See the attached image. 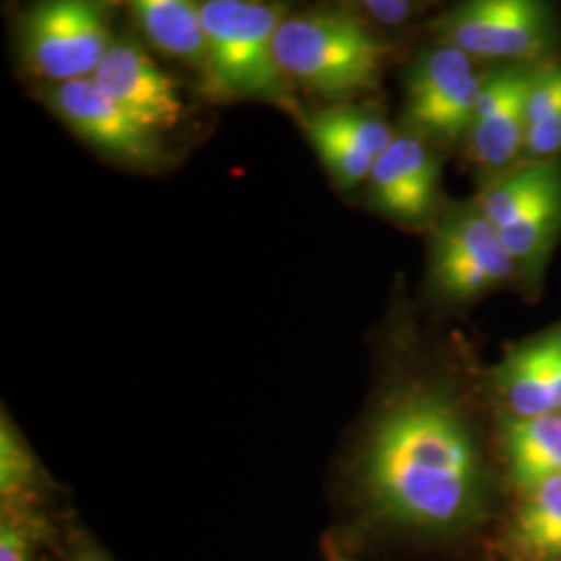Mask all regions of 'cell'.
<instances>
[{"instance_id":"7a4b0ae2","label":"cell","mask_w":561,"mask_h":561,"mask_svg":"<svg viewBox=\"0 0 561 561\" xmlns=\"http://www.w3.org/2000/svg\"><path fill=\"white\" fill-rule=\"evenodd\" d=\"M201 13L206 34L202 94L215 102L261 101L298 111L294 85L275 53L287 9L259 0H206Z\"/></svg>"},{"instance_id":"4fadbf2b","label":"cell","mask_w":561,"mask_h":561,"mask_svg":"<svg viewBox=\"0 0 561 561\" xmlns=\"http://www.w3.org/2000/svg\"><path fill=\"white\" fill-rule=\"evenodd\" d=\"M0 510L65 514L69 493L42 463L7 408L0 412Z\"/></svg>"},{"instance_id":"ac0fdd59","label":"cell","mask_w":561,"mask_h":561,"mask_svg":"<svg viewBox=\"0 0 561 561\" xmlns=\"http://www.w3.org/2000/svg\"><path fill=\"white\" fill-rule=\"evenodd\" d=\"M76 512L0 510V561H57L67 522Z\"/></svg>"},{"instance_id":"8992f818","label":"cell","mask_w":561,"mask_h":561,"mask_svg":"<svg viewBox=\"0 0 561 561\" xmlns=\"http://www.w3.org/2000/svg\"><path fill=\"white\" fill-rule=\"evenodd\" d=\"M482 81L470 57L442 44L416 60L408 90L405 117L410 125L435 140H460L470 131Z\"/></svg>"},{"instance_id":"ffe728a7","label":"cell","mask_w":561,"mask_h":561,"mask_svg":"<svg viewBox=\"0 0 561 561\" xmlns=\"http://www.w3.org/2000/svg\"><path fill=\"white\" fill-rule=\"evenodd\" d=\"M561 225V194L528 210L518 221L497 229L505 252L516 264L533 266L547 254Z\"/></svg>"},{"instance_id":"44dd1931","label":"cell","mask_w":561,"mask_h":561,"mask_svg":"<svg viewBox=\"0 0 561 561\" xmlns=\"http://www.w3.org/2000/svg\"><path fill=\"white\" fill-rule=\"evenodd\" d=\"M321 113L335 129H340L347 138H352L362 150H366L375 159H379L398 138L387 125V121L362 108L335 106V108H324Z\"/></svg>"},{"instance_id":"52a82bcc","label":"cell","mask_w":561,"mask_h":561,"mask_svg":"<svg viewBox=\"0 0 561 561\" xmlns=\"http://www.w3.org/2000/svg\"><path fill=\"white\" fill-rule=\"evenodd\" d=\"M435 30L470 59H530L549 44L551 20L535 0H474L456 7Z\"/></svg>"},{"instance_id":"e0dca14e","label":"cell","mask_w":561,"mask_h":561,"mask_svg":"<svg viewBox=\"0 0 561 561\" xmlns=\"http://www.w3.org/2000/svg\"><path fill=\"white\" fill-rule=\"evenodd\" d=\"M514 522V545L528 561L561 560V477L528 491Z\"/></svg>"},{"instance_id":"5b68a950","label":"cell","mask_w":561,"mask_h":561,"mask_svg":"<svg viewBox=\"0 0 561 561\" xmlns=\"http://www.w3.org/2000/svg\"><path fill=\"white\" fill-rule=\"evenodd\" d=\"M516 262L481 208L458 206L435 229L431 279L443 298L472 300L510 279Z\"/></svg>"},{"instance_id":"603a6c76","label":"cell","mask_w":561,"mask_h":561,"mask_svg":"<svg viewBox=\"0 0 561 561\" xmlns=\"http://www.w3.org/2000/svg\"><path fill=\"white\" fill-rule=\"evenodd\" d=\"M561 113V65H547L535 71L528 92V125Z\"/></svg>"},{"instance_id":"9c48e42d","label":"cell","mask_w":561,"mask_h":561,"mask_svg":"<svg viewBox=\"0 0 561 561\" xmlns=\"http://www.w3.org/2000/svg\"><path fill=\"white\" fill-rule=\"evenodd\" d=\"M92 81L111 101L159 134L180 125L185 113L178 81L131 38L113 41Z\"/></svg>"},{"instance_id":"7402d4cb","label":"cell","mask_w":561,"mask_h":561,"mask_svg":"<svg viewBox=\"0 0 561 561\" xmlns=\"http://www.w3.org/2000/svg\"><path fill=\"white\" fill-rule=\"evenodd\" d=\"M57 561H117L94 535V530L83 522L80 512L71 516L65 528Z\"/></svg>"},{"instance_id":"8fae6325","label":"cell","mask_w":561,"mask_h":561,"mask_svg":"<svg viewBox=\"0 0 561 561\" xmlns=\"http://www.w3.org/2000/svg\"><path fill=\"white\" fill-rule=\"evenodd\" d=\"M439 162L416 136H398L375 161L368 196L375 210L401 222H419L431 213Z\"/></svg>"},{"instance_id":"2e32d148","label":"cell","mask_w":561,"mask_h":561,"mask_svg":"<svg viewBox=\"0 0 561 561\" xmlns=\"http://www.w3.org/2000/svg\"><path fill=\"white\" fill-rule=\"evenodd\" d=\"M558 194H561L560 162H530L491 181L482 190L477 206L495 229H503Z\"/></svg>"},{"instance_id":"7c38bea8","label":"cell","mask_w":561,"mask_h":561,"mask_svg":"<svg viewBox=\"0 0 561 561\" xmlns=\"http://www.w3.org/2000/svg\"><path fill=\"white\" fill-rule=\"evenodd\" d=\"M493 381L518 419L561 414V327L514 347Z\"/></svg>"},{"instance_id":"6da1fadb","label":"cell","mask_w":561,"mask_h":561,"mask_svg":"<svg viewBox=\"0 0 561 561\" xmlns=\"http://www.w3.org/2000/svg\"><path fill=\"white\" fill-rule=\"evenodd\" d=\"M486 477L477 433L439 381L391 385L329 484L322 561L449 551L481 530Z\"/></svg>"},{"instance_id":"d4e9b609","label":"cell","mask_w":561,"mask_h":561,"mask_svg":"<svg viewBox=\"0 0 561 561\" xmlns=\"http://www.w3.org/2000/svg\"><path fill=\"white\" fill-rule=\"evenodd\" d=\"M362 11L368 13L373 20L381 21L387 25H398L401 21L408 20L414 11V7L410 2H362Z\"/></svg>"},{"instance_id":"9a60e30c","label":"cell","mask_w":561,"mask_h":561,"mask_svg":"<svg viewBox=\"0 0 561 561\" xmlns=\"http://www.w3.org/2000/svg\"><path fill=\"white\" fill-rule=\"evenodd\" d=\"M503 445L512 479L528 491L561 477V414L503 422Z\"/></svg>"},{"instance_id":"cb8c5ba5","label":"cell","mask_w":561,"mask_h":561,"mask_svg":"<svg viewBox=\"0 0 561 561\" xmlns=\"http://www.w3.org/2000/svg\"><path fill=\"white\" fill-rule=\"evenodd\" d=\"M526 150L533 157L549 159L561 152V113L549 117V119L539 121L535 125H528L526 129Z\"/></svg>"},{"instance_id":"5bb4252c","label":"cell","mask_w":561,"mask_h":561,"mask_svg":"<svg viewBox=\"0 0 561 561\" xmlns=\"http://www.w3.org/2000/svg\"><path fill=\"white\" fill-rule=\"evenodd\" d=\"M129 13L152 48L202 76L206 62V34L198 2L136 0L129 4Z\"/></svg>"},{"instance_id":"3957f363","label":"cell","mask_w":561,"mask_h":561,"mask_svg":"<svg viewBox=\"0 0 561 561\" xmlns=\"http://www.w3.org/2000/svg\"><path fill=\"white\" fill-rule=\"evenodd\" d=\"M275 53L291 83L337 101L375 88L389 48L356 13L317 9L285 18Z\"/></svg>"},{"instance_id":"277c9868","label":"cell","mask_w":561,"mask_h":561,"mask_svg":"<svg viewBox=\"0 0 561 561\" xmlns=\"http://www.w3.org/2000/svg\"><path fill=\"white\" fill-rule=\"evenodd\" d=\"M113 41L111 7L102 2H38L20 23L23 65L53 85L90 80Z\"/></svg>"},{"instance_id":"ba28073f","label":"cell","mask_w":561,"mask_h":561,"mask_svg":"<svg viewBox=\"0 0 561 561\" xmlns=\"http://www.w3.org/2000/svg\"><path fill=\"white\" fill-rule=\"evenodd\" d=\"M48 106L78 138L117 161L150 169L162 161L159 131L146 127L90 80L53 85Z\"/></svg>"},{"instance_id":"d6986e66","label":"cell","mask_w":561,"mask_h":561,"mask_svg":"<svg viewBox=\"0 0 561 561\" xmlns=\"http://www.w3.org/2000/svg\"><path fill=\"white\" fill-rule=\"evenodd\" d=\"M300 123L337 187L354 190L364 181H368L377 159L362 150L360 146L352 138H347L343 131L335 129L322 117L321 111L304 113Z\"/></svg>"},{"instance_id":"30bf717a","label":"cell","mask_w":561,"mask_h":561,"mask_svg":"<svg viewBox=\"0 0 561 561\" xmlns=\"http://www.w3.org/2000/svg\"><path fill=\"white\" fill-rule=\"evenodd\" d=\"M535 71L510 67L482 81L474 119L468 131L472 159L500 169L514 161L526 141L528 92Z\"/></svg>"}]
</instances>
